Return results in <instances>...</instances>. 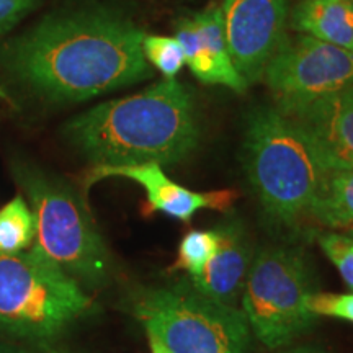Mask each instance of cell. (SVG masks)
<instances>
[{"instance_id": "20", "label": "cell", "mask_w": 353, "mask_h": 353, "mask_svg": "<svg viewBox=\"0 0 353 353\" xmlns=\"http://www.w3.org/2000/svg\"><path fill=\"white\" fill-rule=\"evenodd\" d=\"M307 309L316 317H334L353 324V293H317L307 294Z\"/></svg>"}, {"instance_id": "10", "label": "cell", "mask_w": 353, "mask_h": 353, "mask_svg": "<svg viewBox=\"0 0 353 353\" xmlns=\"http://www.w3.org/2000/svg\"><path fill=\"white\" fill-rule=\"evenodd\" d=\"M108 176H123L136 182L145 192L148 208L151 213H162L180 223H190L201 210L228 211L237 200V192L234 190L193 192L182 187L174 182L162 165L156 162L123 167H92L85 179V187Z\"/></svg>"}, {"instance_id": "7", "label": "cell", "mask_w": 353, "mask_h": 353, "mask_svg": "<svg viewBox=\"0 0 353 353\" xmlns=\"http://www.w3.org/2000/svg\"><path fill=\"white\" fill-rule=\"evenodd\" d=\"M311 273L291 247H265L254 257L242 291V312L263 345L281 348L307 332L317 317L307 309Z\"/></svg>"}, {"instance_id": "21", "label": "cell", "mask_w": 353, "mask_h": 353, "mask_svg": "<svg viewBox=\"0 0 353 353\" xmlns=\"http://www.w3.org/2000/svg\"><path fill=\"white\" fill-rule=\"evenodd\" d=\"M43 0H0V37L12 32Z\"/></svg>"}, {"instance_id": "24", "label": "cell", "mask_w": 353, "mask_h": 353, "mask_svg": "<svg viewBox=\"0 0 353 353\" xmlns=\"http://www.w3.org/2000/svg\"><path fill=\"white\" fill-rule=\"evenodd\" d=\"M149 337V347H151V353H172L169 348H167L164 343H161L157 341V339L151 337V335H148Z\"/></svg>"}, {"instance_id": "19", "label": "cell", "mask_w": 353, "mask_h": 353, "mask_svg": "<svg viewBox=\"0 0 353 353\" xmlns=\"http://www.w3.org/2000/svg\"><path fill=\"white\" fill-rule=\"evenodd\" d=\"M317 242L325 257L341 273L345 285L353 291V234L348 231H327L319 234Z\"/></svg>"}, {"instance_id": "12", "label": "cell", "mask_w": 353, "mask_h": 353, "mask_svg": "<svg viewBox=\"0 0 353 353\" xmlns=\"http://www.w3.org/2000/svg\"><path fill=\"white\" fill-rule=\"evenodd\" d=\"M283 114L307 136L325 170L353 169V83Z\"/></svg>"}, {"instance_id": "13", "label": "cell", "mask_w": 353, "mask_h": 353, "mask_svg": "<svg viewBox=\"0 0 353 353\" xmlns=\"http://www.w3.org/2000/svg\"><path fill=\"white\" fill-rule=\"evenodd\" d=\"M219 245L200 275L187 278L198 293L226 306L237 307L247 275L254 262V249L239 221H223L216 226Z\"/></svg>"}, {"instance_id": "22", "label": "cell", "mask_w": 353, "mask_h": 353, "mask_svg": "<svg viewBox=\"0 0 353 353\" xmlns=\"http://www.w3.org/2000/svg\"><path fill=\"white\" fill-rule=\"evenodd\" d=\"M0 353H32L26 348L15 345V343H7V342H0Z\"/></svg>"}, {"instance_id": "8", "label": "cell", "mask_w": 353, "mask_h": 353, "mask_svg": "<svg viewBox=\"0 0 353 353\" xmlns=\"http://www.w3.org/2000/svg\"><path fill=\"white\" fill-rule=\"evenodd\" d=\"M281 113L293 112L353 83V51L299 33L285 37L263 70Z\"/></svg>"}, {"instance_id": "1", "label": "cell", "mask_w": 353, "mask_h": 353, "mask_svg": "<svg viewBox=\"0 0 353 353\" xmlns=\"http://www.w3.org/2000/svg\"><path fill=\"white\" fill-rule=\"evenodd\" d=\"M144 34L107 6L57 8L0 44V69L39 100H90L152 76Z\"/></svg>"}, {"instance_id": "11", "label": "cell", "mask_w": 353, "mask_h": 353, "mask_svg": "<svg viewBox=\"0 0 353 353\" xmlns=\"http://www.w3.org/2000/svg\"><path fill=\"white\" fill-rule=\"evenodd\" d=\"M175 38L182 44L187 65L198 81L244 94L247 82L237 72L229 54L218 3L176 21Z\"/></svg>"}, {"instance_id": "6", "label": "cell", "mask_w": 353, "mask_h": 353, "mask_svg": "<svg viewBox=\"0 0 353 353\" xmlns=\"http://www.w3.org/2000/svg\"><path fill=\"white\" fill-rule=\"evenodd\" d=\"M128 311L172 353H247L250 327L239 307L198 293L187 280L134 290Z\"/></svg>"}, {"instance_id": "18", "label": "cell", "mask_w": 353, "mask_h": 353, "mask_svg": "<svg viewBox=\"0 0 353 353\" xmlns=\"http://www.w3.org/2000/svg\"><path fill=\"white\" fill-rule=\"evenodd\" d=\"M143 54L151 68H156L165 79H175L187 64L182 44L175 37L144 34Z\"/></svg>"}, {"instance_id": "14", "label": "cell", "mask_w": 353, "mask_h": 353, "mask_svg": "<svg viewBox=\"0 0 353 353\" xmlns=\"http://www.w3.org/2000/svg\"><path fill=\"white\" fill-rule=\"evenodd\" d=\"M290 26L298 33L353 51V0H296Z\"/></svg>"}, {"instance_id": "25", "label": "cell", "mask_w": 353, "mask_h": 353, "mask_svg": "<svg viewBox=\"0 0 353 353\" xmlns=\"http://www.w3.org/2000/svg\"><path fill=\"white\" fill-rule=\"evenodd\" d=\"M0 97H6V94H3V92H2V90H0Z\"/></svg>"}, {"instance_id": "26", "label": "cell", "mask_w": 353, "mask_h": 353, "mask_svg": "<svg viewBox=\"0 0 353 353\" xmlns=\"http://www.w3.org/2000/svg\"><path fill=\"white\" fill-rule=\"evenodd\" d=\"M347 231H348V232H352V234H353V228H352V229H347Z\"/></svg>"}, {"instance_id": "17", "label": "cell", "mask_w": 353, "mask_h": 353, "mask_svg": "<svg viewBox=\"0 0 353 353\" xmlns=\"http://www.w3.org/2000/svg\"><path fill=\"white\" fill-rule=\"evenodd\" d=\"M219 245V236L216 228L206 231H190L179 244L175 262L170 272H185L188 278L200 275L213 257Z\"/></svg>"}, {"instance_id": "2", "label": "cell", "mask_w": 353, "mask_h": 353, "mask_svg": "<svg viewBox=\"0 0 353 353\" xmlns=\"http://www.w3.org/2000/svg\"><path fill=\"white\" fill-rule=\"evenodd\" d=\"M63 134L94 167L175 165L200 144L195 101L176 79L85 110Z\"/></svg>"}, {"instance_id": "16", "label": "cell", "mask_w": 353, "mask_h": 353, "mask_svg": "<svg viewBox=\"0 0 353 353\" xmlns=\"http://www.w3.org/2000/svg\"><path fill=\"white\" fill-rule=\"evenodd\" d=\"M34 242V218L32 208L21 195L0 210V252L15 254Z\"/></svg>"}, {"instance_id": "23", "label": "cell", "mask_w": 353, "mask_h": 353, "mask_svg": "<svg viewBox=\"0 0 353 353\" xmlns=\"http://www.w3.org/2000/svg\"><path fill=\"white\" fill-rule=\"evenodd\" d=\"M281 353H327V352H324L322 348H317V347H312V345H301V347L290 348V350H285Z\"/></svg>"}, {"instance_id": "9", "label": "cell", "mask_w": 353, "mask_h": 353, "mask_svg": "<svg viewBox=\"0 0 353 353\" xmlns=\"http://www.w3.org/2000/svg\"><path fill=\"white\" fill-rule=\"evenodd\" d=\"M219 7L237 72L247 85L259 82L286 37L288 0H223Z\"/></svg>"}, {"instance_id": "15", "label": "cell", "mask_w": 353, "mask_h": 353, "mask_svg": "<svg viewBox=\"0 0 353 353\" xmlns=\"http://www.w3.org/2000/svg\"><path fill=\"white\" fill-rule=\"evenodd\" d=\"M307 219L329 231L353 228V169L329 170L309 208Z\"/></svg>"}, {"instance_id": "5", "label": "cell", "mask_w": 353, "mask_h": 353, "mask_svg": "<svg viewBox=\"0 0 353 353\" xmlns=\"http://www.w3.org/2000/svg\"><path fill=\"white\" fill-rule=\"evenodd\" d=\"M94 299L34 247L0 252V330L33 343H52L90 314Z\"/></svg>"}, {"instance_id": "3", "label": "cell", "mask_w": 353, "mask_h": 353, "mask_svg": "<svg viewBox=\"0 0 353 353\" xmlns=\"http://www.w3.org/2000/svg\"><path fill=\"white\" fill-rule=\"evenodd\" d=\"M242 162L267 219L286 231L307 218L329 172L307 136L276 107H259L247 117Z\"/></svg>"}, {"instance_id": "4", "label": "cell", "mask_w": 353, "mask_h": 353, "mask_svg": "<svg viewBox=\"0 0 353 353\" xmlns=\"http://www.w3.org/2000/svg\"><path fill=\"white\" fill-rule=\"evenodd\" d=\"M12 175L30 201L34 249L83 290H100L112 276V255L83 196L64 179L28 159L12 161Z\"/></svg>"}]
</instances>
